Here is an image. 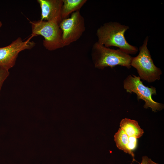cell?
<instances>
[{
  "instance_id": "cell-10",
  "label": "cell",
  "mask_w": 164,
  "mask_h": 164,
  "mask_svg": "<svg viewBox=\"0 0 164 164\" xmlns=\"http://www.w3.org/2000/svg\"><path fill=\"white\" fill-rule=\"evenodd\" d=\"M87 1V0H63L61 10L62 20L68 18L70 14L80 11Z\"/></svg>"
},
{
  "instance_id": "cell-1",
  "label": "cell",
  "mask_w": 164,
  "mask_h": 164,
  "mask_svg": "<svg viewBox=\"0 0 164 164\" xmlns=\"http://www.w3.org/2000/svg\"><path fill=\"white\" fill-rule=\"evenodd\" d=\"M129 28L128 26L117 22L105 23L97 30V42L106 47H117L128 54H135L138 51V48L129 44L125 36V32Z\"/></svg>"
},
{
  "instance_id": "cell-9",
  "label": "cell",
  "mask_w": 164,
  "mask_h": 164,
  "mask_svg": "<svg viewBox=\"0 0 164 164\" xmlns=\"http://www.w3.org/2000/svg\"><path fill=\"white\" fill-rule=\"evenodd\" d=\"M120 127L128 137L139 138L144 133L137 121L129 118L122 119L120 123Z\"/></svg>"
},
{
  "instance_id": "cell-13",
  "label": "cell",
  "mask_w": 164,
  "mask_h": 164,
  "mask_svg": "<svg viewBox=\"0 0 164 164\" xmlns=\"http://www.w3.org/2000/svg\"><path fill=\"white\" fill-rule=\"evenodd\" d=\"M137 138L133 137H129V142L128 146V149L130 151L135 150L137 146Z\"/></svg>"
},
{
  "instance_id": "cell-15",
  "label": "cell",
  "mask_w": 164,
  "mask_h": 164,
  "mask_svg": "<svg viewBox=\"0 0 164 164\" xmlns=\"http://www.w3.org/2000/svg\"><path fill=\"white\" fill-rule=\"evenodd\" d=\"M149 164H158V163L153 161L150 159H149Z\"/></svg>"
},
{
  "instance_id": "cell-7",
  "label": "cell",
  "mask_w": 164,
  "mask_h": 164,
  "mask_svg": "<svg viewBox=\"0 0 164 164\" xmlns=\"http://www.w3.org/2000/svg\"><path fill=\"white\" fill-rule=\"evenodd\" d=\"M31 37L23 41L19 37L9 45L0 47V67L9 70L14 67L20 52L31 50L35 46V43L30 41Z\"/></svg>"
},
{
  "instance_id": "cell-14",
  "label": "cell",
  "mask_w": 164,
  "mask_h": 164,
  "mask_svg": "<svg viewBox=\"0 0 164 164\" xmlns=\"http://www.w3.org/2000/svg\"><path fill=\"white\" fill-rule=\"evenodd\" d=\"M149 159L147 156H143L142 157V162L140 164H149Z\"/></svg>"
},
{
  "instance_id": "cell-5",
  "label": "cell",
  "mask_w": 164,
  "mask_h": 164,
  "mask_svg": "<svg viewBox=\"0 0 164 164\" xmlns=\"http://www.w3.org/2000/svg\"><path fill=\"white\" fill-rule=\"evenodd\" d=\"M123 87L127 92H133L137 95L138 100L142 99L145 103L144 108H150L155 112L163 108L162 104L154 101L152 98L153 95L156 94L155 88L152 86L149 87L145 86L139 76L133 74L128 75L123 82Z\"/></svg>"
},
{
  "instance_id": "cell-12",
  "label": "cell",
  "mask_w": 164,
  "mask_h": 164,
  "mask_svg": "<svg viewBox=\"0 0 164 164\" xmlns=\"http://www.w3.org/2000/svg\"><path fill=\"white\" fill-rule=\"evenodd\" d=\"M9 74V70L0 67V92L3 83Z\"/></svg>"
},
{
  "instance_id": "cell-11",
  "label": "cell",
  "mask_w": 164,
  "mask_h": 164,
  "mask_svg": "<svg viewBox=\"0 0 164 164\" xmlns=\"http://www.w3.org/2000/svg\"><path fill=\"white\" fill-rule=\"evenodd\" d=\"M114 140L117 148L126 153L130 155L133 158V161L135 160L133 152L130 151L128 148L129 142V137L120 128L114 135Z\"/></svg>"
},
{
  "instance_id": "cell-16",
  "label": "cell",
  "mask_w": 164,
  "mask_h": 164,
  "mask_svg": "<svg viewBox=\"0 0 164 164\" xmlns=\"http://www.w3.org/2000/svg\"><path fill=\"white\" fill-rule=\"evenodd\" d=\"M2 26V22L0 21V28Z\"/></svg>"
},
{
  "instance_id": "cell-3",
  "label": "cell",
  "mask_w": 164,
  "mask_h": 164,
  "mask_svg": "<svg viewBox=\"0 0 164 164\" xmlns=\"http://www.w3.org/2000/svg\"><path fill=\"white\" fill-rule=\"evenodd\" d=\"M149 39L148 36L145 38L142 45L139 48L138 55L132 58L131 66L137 70L141 79L151 83L160 79L162 72L154 64L147 48Z\"/></svg>"
},
{
  "instance_id": "cell-4",
  "label": "cell",
  "mask_w": 164,
  "mask_h": 164,
  "mask_svg": "<svg viewBox=\"0 0 164 164\" xmlns=\"http://www.w3.org/2000/svg\"><path fill=\"white\" fill-rule=\"evenodd\" d=\"M32 29V36H41L44 38L43 45L49 51L56 50L63 47L62 31L59 24L53 21L41 20L29 21Z\"/></svg>"
},
{
  "instance_id": "cell-2",
  "label": "cell",
  "mask_w": 164,
  "mask_h": 164,
  "mask_svg": "<svg viewBox=\"0 0 164 164\" xmlns=\"http://www.w3.org/2000/svg\"><path fill=\"white\" fill-rule=\"evenodd\" d=\"M91 56L95 67L103 70L117 65L129 69L132 57L119 49L107 47L97 42L93 45Z\"/></svg>"
},
{
  "instance_id": "cell-8",
  "label": "cell",
  "mask_w": 164,
  "mask_h": 164,
  "mask_svg": "<svg viewBox=\"0 0 164 164\" xmlns=\"http://www.w3.org/2000/svg\"><path fill=\"white\" fill-rule=\"evenodd\" d=\"M41 9L42 20L53 21L59 24L62 20L63 0H38Z\"/></svg>"
},
{
  "instance_id": "cell-6",
  "label": "cell",
  "mask_w": 164,
  "mask_h": 164,
  "mask_svg": "<svg viewBox=\"0 0 164 164\" xmlns=\"http://www.w3.org/2000/svg\"><path fill=\"white\" fill-rule=\"evenodd\" d=\"M62 31L63 47L69 46L79 39L86 29L85 19L80 11L63 19L59 24Z\"/></svg>"
}]
</instances>
